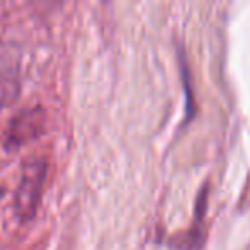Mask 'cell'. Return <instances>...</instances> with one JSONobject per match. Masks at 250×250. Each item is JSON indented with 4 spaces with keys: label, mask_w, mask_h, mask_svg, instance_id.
I'll list each match as a JSON object with an SVG mask.
<instances>
[{
    "label": "cell",
    "mask_w": 250,
    "mask_h": 250,
    "mask_svg": "<svg viewBox=\"0 0 250 250\" xmlns=\"http://www.w3.org/2000/svg\"><path fill=\"white\" fill-rule=\"evenodd\" d=\"M48 177V160L31 156L24 161L14 194V214L19 223H29L38 212Z\"/></svg>",
    "instance_id": "obj_1"
},
{
    "label": "cell",
    "mask_w": 250,
    "mask_h": 250,
    "mask_svg": "<svg viewBox=\"0 0 250 250\" xmlns=\"http://www.w3.org/2000/svg\"><path fill=\"white\" fill-rule=\"evenodd\" d=\"M46 129V111L42 106L21 110L12 117L5 130V149L14 151L38 139Z\"/></svg>",
    "instance_id": "obj_2"
},
{
    "label": "cell",
    "mask_w": 250,
    "mask_h": 250,
    "mask_svg": "<svg viewBox=\"0 0 250 250\" xmlns=\"http://www.w3.org/2000/svg\"><path fill=\"white\" fill-rule=\"evenodd\" d=\"M206 199H208V192L206 188L201 192L199 195V202H197V209H195V221L192 225V228H188L187 231L178 233L175 235L171 240H168L173 249H180V250H195L204 240V229H202V218H204L206 212Z\"/></svg>",
    "instance_id": "obj_3"
},
{
    "label": "cell",
    "mask_w": 250,
    "mask_h": 250,
    "mask_svg": "<svg viewBox=\"0 0 250 250\" xmlns=\"http://www.w3.org/2000/svg\"><path fill=\"white\" fill-rule=\"evenodd\" d=\"M4 194H5V190H4V187H0V199L4 197Z\"/></svg>",
    "instance_id": "obj_4"
}]
</instances>
